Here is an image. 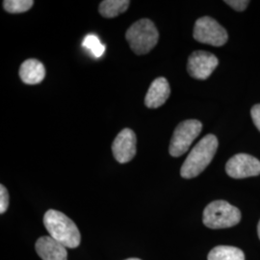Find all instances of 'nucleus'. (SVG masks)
Returning <instances> with one entry per match:
<instances>
[{"label": "nucleus", "mask_w": 260, "mask_h": 260, "mask_svg": "<svg viewBox=\"0 0 260 260\" xmlns=\"http://www.w3.org/2000/svg\"><path fill=\"white\" fill-rule=\"evenodd\" d=\"M83 47L87 48L88 50H90L92 52V54L96 58L103 56L105 51V46H103V44L101 43L100 39L95 35L86 36L83 41Z\"/></svg>", "instance_id": "16"}, {"label": "nucleus", "mask_w": 260, "mask_h": 260, "mask_svg": "<svg viewBox=\"0 0 260 260\" xmlns=\"http://www.w3.org/2000/svg\"><path fill=\"white\" fill-rule=\"evenodd\" d=\"M217 149V137L207 134L190 151L180 169V176L186 179L198 177L211 163Z\"/></svg>", "instance_id": "1"}, {"label": "nucleus", "mask_w": 260, "mask_h": 260, "mask_svg": "<svg viewBox=\"0 0 260 260\" xmlns=\"http://www.w3.org/2000/svg\"><path fill=\"white\" fill-rule=\"evenodd\" d=\"M136 135L129 128L121 130L117 135L112 144V152L119 163H127L136 155Z\"/></svg>", "instance_id": "9"}, {"label": "nucleus", "mask_w": 260, "mask_h": 260, "mask_svg": "<svg viewBox=\"0 0 260 260\" xmlns=\"http://www.w3.org/2000/svg\"><path fill=\"white\" fill-rule=\"evenodd\" d=\"M193 36L196 41L213 47H222L229 39L226 30L210 17L197 19Z\"/></svg>", "instance_id": "6"}, {"label": "nucleus", "mask_w": 260, "mask_h": 260, "mask_svg": "<svg viewBox=\"0 0 260 260\" xmlns=\"http://www.w3.org/2000/svg\"><path fill=\"white\" fill-rule=\"evenodd\" d=\"M125 260H141V259H139V258H128V259H125Z\"/></svg>", "instance_id": "21"}, {"label": "nucleus", "mask_w": 260, "mask_h": 260, "mask_svg": "<svg viewBox=\"0 0 260 260\" xmlns=\"http://www.w3.org/2000/svg\"><path fill=\"white\" fill-rule=\"evenodd\" d=\"M240 220V210L224 201L212 202L204 210L203 222L212 230L232 228L239 223Z\"/></svg>", "instance_id": "4"}, {"label": "nucleus", "mask_w": 260, "mask_h": 260, "mask_svg": "<svg viewBox=\"0 0 260 260\" xmlns=\"http://www.w3.org/2000/svg\"><path fill=\"white\" fill-rule=\"evenodd\" d=\"M36 251L43 260H67L68 251L65 246L50 236H43L36 242Z\"/></svg>", "instance_id": "10"}, {"label": "nucleus", "mask_w": 260, "mask_h": 260, "mask_svg": "<svg viewBox=\"0 0 260 260\" xmlns=\"http://www.w3.org/2000/svg\"><path fill=\"white\" fill-rule=\"evenodd\" d=\"M19 75L22 82L35 85L41 83L45 79L46 69L45 66L36 59H28L20 66Z\"/></svg>", "instance_id": "12"}, {"label": "nucleus", "mask_w": 260, "mask_h": 260, "mask_svg": "<svg viewBox=\"0 0 260 260\" xmlns=\"http://www.w3.org/2000/svg\"><path fill=\"white\" fill-rule=\"evenodd\" d=\"M219 64L216 56L204 50H197L188 58V74L198 80H205Z\"/></svg>", "instance_id": "7"}, {"label": "nucleus", "mask_w": 260, "mask_h": 260, "mask_svg": "<svg viewBox=\"0 0 260 260\" xmlns=\"http://www.w3.org/2000/svg\"><path fill=\"white\" fill-rule=\"evenodd\" d=\"M208 260H245L244 252L232 246H218L208 254Z\"/></svg>", "instance_id": "14"}, {"label": "nucleus", "mask_w": 260, "mask_h": 260, "mask_svg": "<svg viewBox=\"0 0 260 260\" xmlns=\"http://www.w3.org/2000/svg\"><path fill=\"white\" fill-rule=\"evenodd\" d=\"M226 174L233 178H246L260 175V161L251 155L239 153L231 158L225 165Z\"/></svg>", "instance_id": "8"}, {"label": "nucleus", "mask_w": 260, "mask_h": 260, "mask_svg": "<svg viewBox=\"0 0 260 260\" xmlns=\"http://www.w3.org/2000/svg\"><path fill=\"white\" fill-rule=\"evenodd\" d=\"M251 116L254 125L260 131V104H255L251 108Z\"/></svg>", "instance_id": "19"}, {"label": "nucleus", "mask_w": 260, "mask_h": 260, "mask_svg": "<svg viewBox=\"0 0 260 260\" xmlns=\"http://www.w3.org/2000/svg\"><path fill=\"white\" fill-rule=\"evenodd\" d=\"M34 4L32 0H5L3 1V8L11 14H20L27 12Z\"/></svg>", "instance_id": "15"}, {"label": "nucleus", "mask_w": 260, "mask_h": 260, "mask_svg": "<svg viewBox=\"0 0 260 260\" xmlns=\"http://www.w3.org/2000/svg\"><path fill=\"white\" fill-rule=\"evenodd\" d=\"M44 224L50 237L66 248L75 249L79 246L81 236L78 228L65 214L50 209L44 216Z\"/></svg>", "instance_id": "2"}, {"label": "nucleus", "mask_w": 260, "mask_h": 260, "mask_svg": "<svg viewBox=\"0 0 260 260\" xmlns=\"http://www.w3.org/2000/svg\"><path fill=\"white\" fill-rule=\"evenodd\" d=\"M224 3H226L233 9L236 10L238 12H242L248 7V5L250 4V1H248V0H229L228 1L226 0V1H224Z\"/></svg>", "instance_id": "18"}, {"label": "nucleus", "mask_w": 260, "mask_h": 260, "mask_svg": "<svg viewBox=\"0 0 260 260\" xmlns=\"http://www.w3.org/2000/svg\"><path fill=\"white\" fill-rule=\"evenodd\" d=\"M129 5L128 0H104L101 3L99 11L103 18L112 19L124 13Z\"/></svg>", "instance_id": "13"}, {"label": "nucleus", "mask_w": 260, "mask_h": 260, "mask_svg": "<svg viewBox=\"0 0 260 260\" xmlns=\"http://www.w3.org/2000/svg\"><path fill=\"white\" fill-rule=\"evenodd\" d=\"M257 233H258V236H259L260 239V221L259 223H258V225H257Z\"/></svg>", "instance_id": "20"}, {"label": "nucleus", "mask_w": 260, "mask_h": 260, "mask_svg": "<svg viewBox=\"0 0 260 260\" xmlns=\"http://www.w3.org/2000/svg\"><path fill=\"white\" fill-rule=\"evenodd\" d=\"M171 93L170 84L164 77H158L149 86L145 98V104L148 108H158L166 103Z\"/></svg>", "instance_id": "11"}, {"label": "nucleus", "mask_w": 260, "mask_h": 260, "mask_svg": "<svg viewBox=\"0 0 260 260\" xmlns=\"http://www.w3.org/2000/svg\"><path fill=\"white\" fill-rule=\"evenodd\" d=\"M125 38L134 53L144 55L157 45L159 33L155 24L150 19H142L127 29Z\"/></svg>", "instance_id": "3"}, {"label": "nucleus", "mask_w": 260, "mask_h": 260, "mask_svg": "<svg viewBox=\"0 0 260 260\" xmlns=\"http://www.w3.org/2000/svg\"><path fill=\"white\" fill-rule=\"evenodd\" d=\"M203 129V123L198 120H186L180 122L174 131L169 152L173 157H179L189 149Z\"/></svg>", "instance_id": "5"}, {"label": "nucleus", "mask_w": 260, "mask_h": 260, "mask_svg": "<svg viewBox=\"0 0 260 260\" xmlns=\"http://www.w3.org/2000/svg\"><path fill=\"white\" fill-rule=\"evenodd\" d=\"M9 206V194L6 187L0 185V213H5Z\"/></svg>", "instance_id": "17"}]
</instances>
